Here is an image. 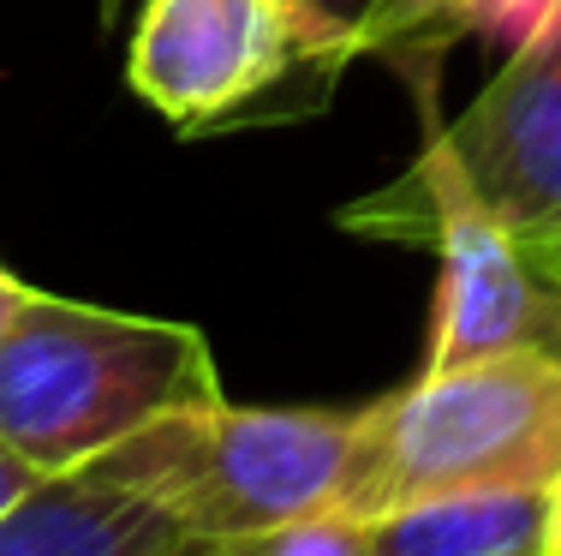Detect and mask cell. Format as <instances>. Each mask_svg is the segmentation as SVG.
Returning <instances> with one entry per match:
<instances>
[{
  "label": "cell",
  "instance_id": "7",
  "mask_svg": "<svg viewBox=\"0 0 561 556\" xmlns=\"http://www.w3.org/2000/svg\"><path fill=\"white\" fill-rule=\"evenodd\" d=\"M173 419L31 479L0 509V556H185L197 538L168 497Z\"/></svg>",
  "mask_w": 561,
  "mask_h": 556
},
{
  "label": "cell",
  "instance_id": "2",
  "mask_svg": "<svg viewBox=\"0 0 561 556\" xmlns=\"http://www.w3.org/2000/svg\"><path fill=\"white\" fill-rule=\"evenodd\" d=\"M561 473V360L490 353L460 365H424L412 389L358 407L335 509L377 521L400 502L550 485Z\"/></svg>",
  "mask_w": 561,
  "mask_h": 556
},
{
  "label": "cell",
  "instance_id": "13",
  "mask_svg": "<svg viewBox=\"0 0 561 556\" xmlns=\"http://www.w3.org/2000/svg\"><path fill=\"white\" fill-rule=\"evenodd\" d=\"M311 7H317V12H329L335 24H346V31H353V24L365 19V7H370V0H311Z\"/></svg>",
  "mask_w": 561,
  "mask_h": 556
},
{
  "label": "cell",
  "instance_id": "11",
  "mask_svg": "<svg viewBox=\"0 0 561 556\" xmlns=\"http://www.w3.org/2000/svg\"><path fill=\"white\" fill-rule=\"evenodd\" d=\"M36 287H24L12 270H0V341H7V329L19 324V311H24V299H31Z\"/></svg>",
  "mask_w": 561,
  "mask_h": 556
},
{
  "label": "cell",
  "instance_id": "9",
  "mask_svg": "<svg viewBox=\"0 0 561 556\" xmlns=\"http://www.w3.org/2000/svg\"><path fill=\"white\" fill-rule=\"evenodd\" d=\"M561 0H370L353 24V60H443L466 36H496L519 48Z\"/></svg>",
  "mask_w": 561,
  "mask_h": 556
},
{
  "label": "cell",
  "instance_id": "6",
  "mask_svg": "<svg viewBox=\"0 0 561 556\" xmlns=\"http://www.w3.org/2000/svg\"><path fill=\"white\" fill-rule=\"evenodd\" d=\"M443 138L490 216L561 282V7L507 55L472 109L443 126Z\"/></svg>",
  "mask_w": 561,
  "mask_h": 556
},
{
  "label": "cell",
  "instance_id": "5",
  "mask_svg": "<svg viewBox=\"0 0 561 556\" xmlns=\"http://www.w3.org/2000/svg\"><path fill=\"white\" fill-rule=\"evenodd\" d=\"M358 413L335 407H233L173 419V473L168 497L180 526L197 545L270 533L329 509L353 455Z\"/></svg>",
  "mask_w": 561,
  "mask_h": 556
},
{
  "label": "cell",
  "instance_id": "8",
  "mask_svg": "<svg viewBox=\"0 0 561 556\" xmlns=\"http://www.w3.org/2000/svg\"><path fill=\"white\" fill-rule=\"evenodd\" d=\"M550 526V485L448 491L370 521V556H531Z\"/></svg>",
  "mask_w": 561,
  "mask_h": 556
},
{
  "label": "cell",
  "instance_id": "10",
  "mask_svg": "<svg viewBox=\"0 0 561 556\" xmlns=\"http://www.w3.org/2000/svg\"><path fill=\"white\" fill-rule=\"evenodd\" d=\"M216 556H370V521H358V514H346L329 502V509L280 521L270 533L216 545Z\"/></svg>",
  "mask_w": 561,
  "mask_h": 556
},
{
  "label": "cell",
  "instance_id": "4",
  "mask_svg": "<svg viewBox=\"0 0 561 556\" xmlns=\"http://www.w3.org/2000/svg\"><path fill=\"white\" fill-rule=\"evenodd\" d=\"M353 31L311 0H144L126 48V84L180 132L221 126L293 84L335 78Z\"/></svg>",
  "mask_w": 561,
  "mask_h": 556
},
{
  "label": "cell",
  "instance_id": "12",
  "mask_svg": "<svg viewBox=\"0 0 561 556\" xmlns=\"http://www.w3.org/2000/svg\"><path fill=\"white\" fill-rule=\"evenodd\" d=\"M543 556H561V473L550 479V526H543Z\"/></svg>",
  "mask_w": 561,
  "mask_h": 556
},
{
  "label": "cell",
  "instance_id": "15",
  "mask_svg": "<svg viewBox=\"0 0 561 556\" xmlns=\"http://www.w3.org/2000/svg\"><path fill=\"white\" fill-rule=\"evenodd\" d=\"M185 556H216V545H192V551H185Z\"/></svg>",
  "mask_w": 561,
  "mask_h": 556
},
{
  "label": "cell",
  "instance_id": "16",
  "mask_svg": "<svg viewBox=\"0 0 561 556\" xmlns=\"http://www.w3.org/2000/svg\"><path fill=\"white\" fill-rule=\"evenodd\" d=\"M531 556H543V551H531Z\"/></svg>",
  "mask_w": 561,
  "mask_h": 556
},
{
  "label": "cell",
  "instance_id": "3",
  "mask_svg": "<svg viewBox=\"0 0 561 556\" xmlns=\"http://www.w3.org/2000/svg\"><path fill=\"white\" fill-rule=\"evenodd\" d=\"M436 102L424 97V144L419 162L389 192L358 197L341 209V228L382 234V240H431L443 251V299L424 365H460L490 353H556L561 360V282L519 251V240L490 216V204L460 174Z\"/></svg>",
  "mask_w": 561,
  "mask_h": 556
},
{
  "label": "cell",
  "instance_id": "14",
  "mask_svg": "<svg viewBox=\"0 0 561 556\" xmlns=\"http://www.w3.org/2000/svg\"><path fill=\"white\" fill-rule=\"evenodd\" d=\"M126 7H131V0H96V19L114 31V24H119V12H126Z\"/></svg>",
  "mask_w": 561,
  "mask_h": 556
},
{
  "label": "cell",
  "instance_id": "1",
  "mask_svg": "<svg viewBox=\"0 0 561 556\" xmlns=\"http://www.w3.org/2000/svg\"><path fill=\"white\" fill-rule=\"evenodd\" d=\"M227 401L204 329L31 294L0 341V443L66 473L156 419Z\"/></svg>",
  "mask_w": 561,
  "mask_h": 556
}]
</instances>
